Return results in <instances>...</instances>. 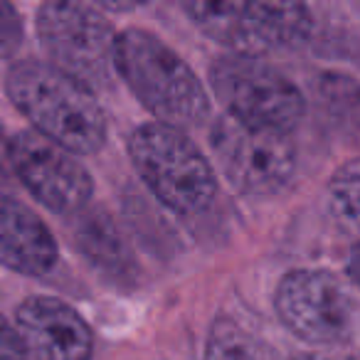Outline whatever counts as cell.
<instances>
[{"instance_id":"6da1fadb","label":"cell","mask_w":360,"mask_h":360,"mask_svg":"<svg viewBox=\"0 0 360 360\" xmlns=\"http://www.w3.org/2000/svg\"><path fill=\"white\" fill-rule=\"evenodd\" d=\"M11 101L37 134L77 155H91L106 141V114L89 86L55 65L22 60L8 70Z\"/></svg>"},{"instance_id":"7a4b0ae2","label":"cell","mask_w":360,"mask_h":360,"mask_svg":"<svg viewBox=\"0 0 360 360\" xmlns=\"http://www.w3.org/2000/svg\"><path fill=\"white\" fill-rule=\"evenodd\" d=\"M114 67L158 124L183 129L198 126L210 114V99L198 75L153 32L129 27L116 35Z\"/></svg>"},{"instance_id":"3957f363","label":"cell","mask_w":360,"mask_h":360,"mask_svg":"<svg viewBox=\"0 0 360 360\" xmlns=\"http://www.w3.org/2000/svg\"><path fill=\"white\" fill-rule=\"evenodd\" d=\"M129 153L141 180L178 215H198L215 200L217 180L195 143L168 124H143L131 134Z\"/></svg>"},{"instance_id":"277c9868","label":"cell","mask_w":360,"mask_h":360,"mask_svg":"<svg viewBox=\"0 0 360 360\" xmlns=\"http://www.w3.org/2000/svg\"><path fill=\"white\" fill-rule=\"evenodd\" d=\"M210 84L227 116L252 129L289 136L304 119L306 101L299 86L259 57H220L210 67Z\"/></svg>"},{"instance_id":"5b68a950","label":"cell","mask_w":360,"mask_h":360,"mask_svg":"<svg viewBox=\"0 0 360 360\" xmlns=\"http://www.w3.org/2000/svg\"><path fill=\"white\" fill-rule=\"evenodd\" d=\"M186 13L215 42L235 50V55L299 47L311 32L309 8L301 3H252V0H191Z\"/></svg>"},{"instance_id":"8992f818","label":"cell","mask_w":360,"mask_h":360,"mask_svg":"<svg viewBox=\"0 0 360 360\" xmlns=\"http://www.w3.org/2000/svg\"><path fill=\"white\" fill-rule=\"evenodd\" d=\"M37 32L52 65L84 86L106 84L114 67L116 35L101 8L52 0L37 11Z\"/></svg>"},{"instance_id":"52a82bcc","label":"cell","mask_w":360,"mask_h":360,"mask_svg":"<svg viewBox=\"0 0 360 360\" xmlns=\"http://www.w3.org/2000/svg\"><path fill=\"white\" fill-rule=\"evenodd\" d=\"M210 143L225 178L247 195H274L294 178L296 150L284 134L252 129L222 116L212 126Z\"/></svg>"},{"instance_id":"ba28073f","label":"cell","mask_w":360,"mask_h":360,"mask_svg":"<svg viewBox=\"0 0 360 360\" xmlns=\"http://www.w3.org/2000/svg\"><path fill=\"white\" fill-rule=\"evenodd\" d=\"M11 170L22 186L57 215H79L89 205L94 183L75 153L52 143L37 131H20L11 139Z\"/></svg>"},{"instance_id":"9c48e42d","label":"cell","mask_w":360,"mask_h":360,"mask_svg":"<svg viewBox=\"0 0 360 360\" xmlns=\"http://www.w3.org/2000/svg\"><path fill=\"white\" fill-rule=\"evenodd\" d=\"M276 314L281 323L314 345H333L348 338L353 306L343 284L328 271H289L276 286Z\"/></svg>"},{"instance_id":"30bf717a","label":"cell","mask_w":360,"mask_h":360,"mask_svg":"<svg viewBox=\"0 0 360 360\" xmlns=\"http://www.w3.org/2000/svg\"><path fill=\"white\" fill-rule=\"evenodd\" d=\"M15 328L27 360H89L94 338L86 321L55 296L22 301Z\"/></svg>"},{"instance_id":"8fae6325","label":"cell","mask_w":360,"mask_h":360,"mask_svg":"<svg viewBox=\"0 0 360 360\" xmlns=\"http://www.w3.org/2000/svg\"><path fill=\"white\" fill-rule=\"evenodd\" d=\"M57 242L47 225L15 198L0 193V264L42 276L57 262Z\"/></svg>"},{"instance_id":"7c38bea8","label":"cell","mask_w":360,"mask_h":360,"mask_svg":"<svg viewBox=\"0 0 360 360\" xmlns=\"http://www.w3.org/2000/svg\"><path fill=\"white\" fill-rule=\"evenodd\" d=\"M75 245L101 271L116 281H131L139 271L129 242L106 212H79L75 225Z\"/></svg>"},{"instance_id":"4fadbf2b","label":"cell","mask_w":360,"mask_h":360,"mask_svg":"<svg viewBox=\"0 0 360 360\" xmlns=\"http://www.w3.org/2000/svg\"><path fill=\"white\" fill-rule=\"evenodd\" d=\"M316 96L326 116L345 134L360 136V84L345 75H323L316 82Z\"/></svg>"},{"instance_id":"5bb4252c","label":"cell","mask_w":360,"mask_h":360,"mask_svg":"<svg viewBox=\"0 0 360 360\" xmlns=\"http://www.w3.org/2000/svg\"><path fill=\"white\" fill-rule=\"evenodd\" d=\"M328 202L340 225L360 232V158L343 163L328 183Z\"/></svg>"},{"instance_id":"9a60e30c","label":"cell","mask_w":360,"mask_h":360,"mask_svg":"<svg viewBox=\"0 0 360 360\" xmlns=\"http://www.w3.org/2000/svg\"><path fill=\"white\" fill-rule=\"evenodd\" d=\"M207 360H257L255 350L237 330H227V326H217L215 335L207 348Z\"/></svg>"},{"instance_id":"2e32d148","label":"cell","mask_w":360,"mask_h":360,"mask_svg":"<svg viewBox=\"0 0 360 360\" xmlns=\"http://www.w3.org/2000/svg\"><path fill=\"white\" fill-rule=\"evenodd\" d=\"M22 37H25V30H22V20L18 11L11 3L0 0V60L15 55L22 45Z\"/></svg>"},{"instance_id":"e0dca14e","label":"cell","mask_w":360,"mask_h":360,"mask_svg":"<svg viewBox=\"0 0 360 360\" xmlns=\"http://www.w3.org/2000/svg\"><path fill=\"white\" fill-rule=\"evenodd\" d=\"M0 360H27L18 328L0 314Z\"/></svg>"},{"instance_id":"ac0fdd59","label":"cell","mask_w":360,"mask_h":360,"mask_svg":"<svg viewBox=\"0 0 360 360\" xmlns=\"http://www.w3.org/2000/svg\"><path fill=\"white\" fill-rule=\"evenodd\" d=\"M348 274H350V279H353L355 284L360 286V242H358V245H353V250H350V257H348Z\"/></svg>"},{"instance_id":"d6986e66","label":"cell","mask_w":360,"mask_h":360,"mask_svg":"<svg viewBox=\"0 0 360 360\" xmlns=\"http://www.w3.org/2000/svg\"><path fill=\"white\" fill-rule=\"evenodd\" d=\"M11 141H6L3 129H0V175H6L11 170Z\"/></svg>"},{"instance_id":"ffe728a7","label":"cell","mask_w":360,"mask_h":360,"mask_svg":"<svg viewBox=\"0 0 360 360\" xmlns=\"http://www.w3.org/2000/svg\"><path fill=\"white\" fill-rule=\"evenodd\" d=\"M304 360H360V355H350V358H319V355H314V358H304Z\"/></svg>"}]
</instances>
